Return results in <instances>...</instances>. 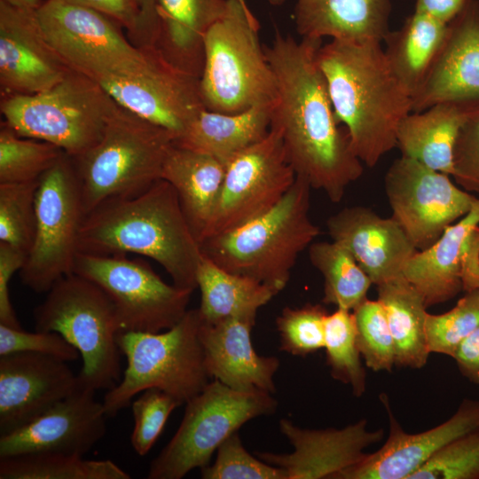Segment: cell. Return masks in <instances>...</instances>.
I'll return each instance as SVG.
<instances>
[{"label":"cell","instance_id":"6da1fadb","mask_svg":"<svg viewBox=\"0 0 479 479\" xmlns=\"http://www.w3.org/2000/svg\"><path fill=\"white\" fill-rule=\"evenodd\" d=\"M321 44L322 40L297 41L277 30L271 44L263 46L278 93L271 126L279 130L296 176L337 203L364 169L346 129L336 120L317 63Z\"/></svg>","mask_w":479,"mask_h":479},{"label":"cell","instance_id":"7a4b0ae2","mask_svg":"<svg viewBox=\"0 0 479 479\" xmlns=\"http://www.w3.org/2000/svg\"><path fill=\"white\" fill-rule=\"evenodd\" d=\"M334 114L352 149L369 168L397 147L411 97L391 72L380 42L332 39L316 55Z\"/></svg>","mask_w":479,"mask_h":479},{"label":"cell","instance_id":"3957f363","mask_svg":"<svg viewBox=\"0 0 479 479\" xmlns=\"http://www.w3.org/2000/svg\"><path fill=\"white\" fill-rule=\"evenodd\" d=\"M78 251L147 256L161 265L174 285L197 288L200 246L176 190L164 179L137 195L106 200L89 212L80 230Z\"/></svg>","mask_w":479,"mask_h":479},{"label":"cell","instance_id":"277c9868","mask_svg":"<svg viewBox=\"0 0 479 479\" xmlns=\"http://www.w3.org/2000/svg\"><path fill=\"white\" fill-rule=\"evenodd\" d=\"M311 189L296 176L276 206L239 228L203 240L202 254L224 270L252 278L279 294L300 254L320 234L310 216Z\"/></svg>","mask_w":479,"mask_h":479},{"label":"cell","instance_id":"5b68a950","mask_svg":"<svg viewBox=\"0 0 479 479\" xmlns=\"http://www.w3.org/2000/svg\"><path fill=\"white\" fill-rule=\"evenodd\" d=\"M198 309L188 310L172 327L157 333L123 331L116 335L127 358L122 379L107 390L103 407L114 417L138 393L159 389L185 404L209 382L199 330Z\"/></svg>","mask_w":479,"mask_h":479},{"label":"cell","instance_id":"8992f818","mask_svg":"<svg viewBox=\"0 0 479 479\" xmlns=\"http://www.w3.org/2000/svg\"><path fill=\"white\" fill-rule=\"evenodd\" d=\"M175 136L121 106L99 141L72 158L85 214L106 200L132 197L161 179Z\"/></svg>","mask_w":479,"mask_h":479},{"label":"cell","instance_id":"52a82bcc","mask_svg":"<svg viewBox=\"0 0 479 479\" xmlns=\"http://www.w3.org/2000/svg\"><path fill=\"white\" fill-rule=\"evenodd\" d=\"M259 28L251 10L228 0L204 40L200 90L206 109L235 114L275 104L276 78L260 43Z\"/></svg>","mask_w":479,"mask_h":479},{"label":"cell","instance_id":"ba28073f","mask_svg":"<svg viewBox=\"0 0 479 479\" xmlns=\"http://www.w3.org/2000/svg\"><path fill=\"white\" fill-rule=\"evenodd\" d=\"M119 106L99 82L73 69L50 89L0 100L4 122L16 134L49 142L71 158L99 141Z\"/></svg>","mask_w":479,"mask_h":479},{"label":"cell","instance_id":"9c48e42d","mask_svg":"<svg viewBox=\"0 0 479 479\" xmlns=\"http://www.w3.org/2000/svg\"><path fill=\"white\" fill-rule=\"evenodd\" d=\"M35 331L55 332L79 352V385L109 390L120 381V332L114 306L96 284L75 273L59 279L34 311Z\"/></svg>","mask_w":479,"mask_h":479},{"label":"cell","instance_id":"30bf717a","mask_svg":"<svg viewBox=\"0 0 479 479\" xmlns=\"http://www.w3.org/2000/svg\"><path fill=\"white\" fill-rule=\"evenodd\" d=\"M183 420L149 467L148 479H181L210 463L218 447L247 421L275 412L278 402L262 390H239L209 381L185 403Z\"/></svg>","mask_w":479,"mask_h":479},{"label":"cell","instance_id":"8fae6325","mask_svg":"<svg viewBox=\"0 0 479 479\" xmlns=\"http://www.w3.org/2000/svg\"><path fill=\"white\" fill-rule=\"evenodd\" d=\"M43 32L73 70L99 82L139 74L153 47L134 45L114 20L64 0H43L36 10Z\"/></svg>","mask_w":479,"mask_h":479},{"label":"cell","instance_id":"7c38bea8","mask_svg":"<svg viewBox=\"0 0 479 479\" xmlns=\"http://www.w3.org/2000/svg\"><path fill=\"white\" fill-rule=\"evenodd\" d=\"M85 216L75 166L65 153L39 179L34 240L20 270L25 286L36 293L48 292L73 273Z\"/></svg>","mask_w":479,"mask_h":479},{"label":"cell","instance_id":"4fadbf2b","mask_svg":"<svg viewBox=\"0 0 479 479\" xmlns=\"http://www.w3.org/2000/svg\"><path fill=\"white\" fill-rule=\"evenodd\" d=\"M73 273L106 294L114 306L120 332L157 333L172 327L188 310L193 292L166 283L147 263L128 255L78 252Z\"/></svg>","mask_w":479,"mask_h":479},{"label":"cell","instance_id":"5bb4252c","mask_svg":"<svg viewBox=\"0 0 479 479\" xmlns=\"http://www.w3.org/2000/svg\"><path fill=\"white\" fill-rule=\"evenodd\" d=\"M295 178L281 136L271 126L263 139L225 164L222 187L200 243L268 212L281 200Z\"/></svg>","mask_w":479,"mask_h":479},{"label":"cell","instance_id":"9a60e30c","mask_svg":"<svg viewBox=\"0 0 479 479\" xmlns=\"http://www.w3.org/2000/svg\"><path fill=\"white\" fill-rule=\"evenodd\" d=\"M449 177L402 155L386 172L384 188L392 217L418 251L436 241L448 226L470 211L477 199Z\"/></svg>","mask_w":479,"mask_h":479},{"label":"cell","instance_id":"2e32d148","mask_svg":"<svg viewBox=\"0 0 479 479\" xmlns=\"http://www.w3.org/2000/svg\"><path fill=\"white\" fill-rule=\"evenodd\" d=\"M98 82L119 106L170 131L175 139L205 108L200 78L172 66L154 47L139 74Z\"/></svg>","mask_w":479,"mask_h":479},{"label":"cell","instance_id":"e0dca14e","mask_svg":"<svg viewBox=\"0 0 479 479\" xmlns=\"http://www.w3.org/2000/svg\"><path fill=\"white\" fill-rule=\"evenodd\" d=\"M389 421V435L382 446L335 479H410L448 444L479 427V401L465 398L455 412L429 429L409 433L394 414L389 397L380 396Z\"/></svg>","mask_w":479,"mask_h":479},{"label":"cell","instance_id":"ac0fdd59","mask_svg":"<svg viewBox=\"0 0 479 479\" xmlns=\"http://www.w3.org/2000/svg\"><path fill=\"white\" fill-rule=\"evenodd\" d=\"M95 392L79 385L32 420L0 435V458L35 452L83 456L106 431L107 416Z\"/></svg>","mask_w":479,"mask_h":479},{"label":"cell","instance_id":"d6986e66","mask_svg":"<svg viewBox=\"0 0 479 479\" xmlns=\"http://www.w3.org/2000/svg\"><path fill=\"white\" fill-rule=\"evenodd\" d=\"M367 425V420L361 419L342 428L309 429L281 419L279 430L293 446V452H260L255 455L282 469L285 479H335L359 462L368 447L383 439V428L370 429Z\"/></svg>","mask_w":479,"mask_h":479},{"label":"cell","instance_id":"ffe728a7","mask_svg":"<svg viewBox=\"0 0 479 479\" xmlns=\"http://www.w3.org/2000/svg\"><path fill=\"white\" fill-rule=\"evenodd\" d=\"M403 276L420 292L427 307L443 303L479 279V198L470 211L448 226L430 247L417 251Z\"/></svg>","mask_w":479,"mask_h":479},{"label":"cell","instance_id":"44dd1931","mask_svg":"<svg viewBox=\"0 0 479 479\" xmlns=\"http://www.w3.org/2000/svg\"><path fill=\"white\" fill-rule=\"evenodd\" d=\"M72 68L47 41L36 11L0 0V95L50 89Z\"/></svg>","mask_w":479,"mask_h":479},{"label":"cell","instance_id":"7402d4cb","mask_svg":"<svg viewBox=\"0 0 479 479\" xmlns=\"http://www.w3.org/2000/svg\"><path fill=\"white\" fill-rule=\"evenodd\" d=\"M79 386L67 362L17 352L0 356V435L32 420Z\"/></svg>","mask_w":479,"mask_h":479},{"label":"cell","instance_id":"603a6c76","mask_svg":"<svg viewBox=\"0 0 479 479\" xmlns=\"http://www.w3.org/2000/svg\"><path fill=\"white\" fill-rule=\"evenodd\" d=\"M479 100V1L470 0L449 23L442 46L418 90L412 112L444 101Z\"/></svg>","mask_w":479,"mask_h":479},{"label":"cell","instance_id":"cb8c5ba5","mask_svg":"<svg viewBox=\"0 0 479 479\" xmlns=\"http://www.w3.org/2000/svg\"><path fill=\"white\" fill-rule=\"evenodd\" d=\"M332 240L344 247L379 286L400 275L418 251L401 225L371 208L353 206L341 209L326 221Z\"/></svg>","mask_w":479,"mask_h":479},{"label":"cell","instance_id":"d4e9b609","mask_svg":"<svg viewBox=\"0 0 479 479\" xmlns=\"http://www.w3.org/2000/svg\"><path fill=\"white\" fill-rule=\"evenodd\" d=\"M255 321L230 318L216 323L201 319L199 335L210 378L239 390L276 392L274 376L279 367L276 357L255 350L251 332Z\"/></svg>","mask_w":479,"mask_h":479},{"label":"cell","instance_id":"484cf974","mask_svg":"<svg viewBox=\"0 0 479 479\" xmlns=\"http://www.w3.org/2000/svg\"><path fill=\"white\" fill-rule=\"evenodd\" d=\"M228 0H155L153 46L175 67L200 77L204 40L224 13Z\"/></svg>","mask_w":479,"mask_h":479},{"label":"cell","instance_id":"4316f807","mask_svg":"<svg viewBox=\"0 0 479 479\" xmlns=\"http://www.w3.org/2000/svg\"><path fill=\"white\" fill-rule=\"evenodd\" d=\"M391 0H296L294 19L301 38L383 42Z\"/></svg>","mask_w":479,"mask_h":479},{"label":"cell","instance_id":"83f0119b","mask_svg":"<svg viewBox=\"0 0 479 479\" xmlns=\"http://www.w3.org/2000/svg\"><path fill=\"white\" fill-rule=\"evenodd\" d=\"M479 100L444 101L411 112L397 130L401 155L448 176L453 173V151L460 129L476 111Z\"/></svg>","mask_w":479,"mask_h":479},{"label":"cell","instance_id":"f1b7e54d","mask_svg":"<svg viewBox=\"0 0 479 479\" xmlns=\"http://www.w3.org/2000/svg\"><path fill=\"white\" fill-rule=\"evenodd\" d=\"M274 105H258L235 114L202 109L174 145L226 164L269 133Z\"/></svg>","mask_w":479,"mask_h":479},{"label":"cell","instance_id":"f546056e","mask_svg":"<svg viewBox=\"0 0 479 479\" xmlns=\"http://www.w3.org/2000/svg\"><path fill=\"white\" fill-rule=\"evenodd\" d=\"M224 172L225 164L216 158L175 145L164 162L161 179L176 190L199 243L215 208Z\"/></svg>","mask_w":479,"mask_h":479},{"label":"cell","instance_id":"4dcf8cb0","mask_svg":"<svg viewBox=\"0 0 479 479\" xmlns=\"http://www.w3.org/2000/svg\"><path fill=\"white\" fill-rule=\"evenodd\" d=\"M198 308L207 323L239 318L255 321L257 311L278 293L252 278L230 272L202 254L196 273Z\"/></svg>","mask_w":479,"mask_h":479},{"label":"cell","instance_id":"1f68e13d","mask_svg":"<svg viewBox=\"0 0 479 479\" xmlns=\"http://www.w3.org/2000/svg\"><path fill=\"white\" fill-rule=\"evenodd\" d=\"M447 27L448 23L414 10L399 28L385 36L386 61L411 98L436 59Z\"/></svg>","mask_w":479,"mask_h":479},{"label":"cell","instance_id":"d6a6232c","mask_svg":"<svg viewBox=\"0 0 479 479\" xmlns=\"http://www.w3.org/2000/svg\"><path fill=\"white\" fill-rule=\"evenodd\" d=\"M395 347V365L420 369L431 354L426 337L427 305L420 292L400 275L377 286Z\"/></svg>","mask_w":479,"mask_h":479},{"label":"cell","instance_id":"836d02e7","mask_svg":"<svg viewBox=\"0 0 479 479\" xmlns=\"http://www.w3.org/2000/svg\"><path fill=\"white\" fill-rule=\"evenodd\" d=\"M311 264L324 280V304L353 310L367 298L370 278L353 255L341 244L332 241L313 242L308 247Z\"/></svg>","mask_w":479,"mask_h":479},{"label":"cell","instance_id":"e575fe53","mask_svg":"<svg viewBox=\"0 0 479 479\" xmlns=\"http://www.w3.org/2000/svg\"><path fill=\"white\" fill-rule=\"evenodd\" d=\"M130 475L110 459L35 452L0 458V479H130Z\"/></svg>","mask_w":479,"mask_h":479},{"label":"cell","instance_id":"d590c367","mask_svg":"<svg viewBox=\"0 0 479 479\" xmlns=\"http://www.w3.org/2000/svg\"><path fill=\"white\" fill-rule=\"evenodd\" d=\"M326 365L331 376L349 386L356 397L366 389V373L357 341V326L351 310L337 308L325 323Z\"/></svg>","mask_w":479,"mask_h":479},{"label":"cell","instance_id":"8d00e7d4","mask_svg":"<svg viewBox=\"0 0 479 479\" xmlns=\"http://www.w3.org/2000/svg\"><path fill=\"white\" fill-rule=\"evenodd\" d=\"M64 154L59 147L20 137L1 122L0 184L39 180Z\"/></svg>","mask_w":479,"mask_h":479},{"label":"cell","instance_id":"74e56055","mask_svg":"<svg viewBox=\"0 0 479 479\" xmlns=\"http://www.w3.org/2000/svg\"><path fill=\"white\" fill-rule=\"evenodd\" d=\"M39 180L0 184V242L28 254L35 230Z\"/></svg>","mask_w":479,"mask_h":479},{"label":"cell","instance_id":"f35d334b","mask_svg":"<svg viewBox=\"0 0 479 479\" xmlns=\"http://www.w3.org/2000/svg\"><path fill=\"white\" fill-rule=\"evenodd\" d=\"M479 326V288L466 292L455 306L442 314L426 317L425 329L430 353L452 358L459 346Z\"/></svg>","mask_w":479,"mask_h":479},{"label":"cell","instance_id":"ab89813d","mask_svg":"<svg viewBox=\"0 0 479 479\" xmlns=\"http://www.w3.org/2000/svg\"><path fill=\"white\" fill-rule=\"evenodd\" d=\"M352 312L357 345L365 365L373 372H391L395 365V347L381 303L366 299Z\"/></svg>","mask_w":479,"mask_h":479},{"label":"cell","instance_id":"60d3db41","mask_svg":"<svg viewBox=\"0 0 479 479\" xmlns=\"http://www.w3.org/2000/svg\"><path fill=\"white\" fill-rule=\"evenodd\" d=\"M327 314L319 303L284 308L276 318L279 349L296 357H306L324 349Z\"/></svg>","mask_w":479,"mask_h":479},{"label":"cell","instance_id":"b9f144b4","mask_svg":"<svg viewBox=\"0 0 479 479\" xmlns=\"http://www.w3.org/2000/svg\"><path fill=\"white\" fill-rule=\"evenodd\" d=\"M410 479H479V427L444 446Z\"/></svg>","mask_w":479,"mask_h":479},{"label":"cell","instance_id":"7bdbcfd3","mask_svg":"<svg viewBox=\"0 0 479 479\" xmlns=\"http://www.w3.org/2000/svg\"><path fill=\"white\" fill-rule=\"evenodd\" d=\"M200 470L203 479H285L282 469L246 450L239 431L218 447L215 461Z\"/></svg>","mask_w":479,"mask_h":479},{"label":"cell","instance_id":"ee69618b","mask_svg":"<svg viewBox=\"0 0 479 479\" xmlns=\"http://www.w3.org/2000/svg\"><path fill=\"white\" fill-rule=\"evenodd\" d=\"M179 401L155 388L144 390L132 404L134 428L130 444L139 456H145L153 446Z\"/></svg>","mask_w":479,"mask_h":479},{"label":"cell","instance_id":"f6af8a7d","mask_svg":"<svg viewBox=\"0 0 479 479\" xmlns=\"http://www.w3.org/2000/svg\"><path fill=\"white\" fill-rule=\"evenodd\" d=\"M17 352L41 353L66 362L80 357L78 350L58 333H32L0 324V356Z\"/></svg>","mask_w":479,"mask_h":479},{"label":"cell","instance_id":"bcb514c9","mask_svg":"<svg viewBox=\"0 0 479 479\" xmlns=\"http://www.w3.org/2000/svg\"><path fill=\"white\" fill-rule=\"evenodd\" d=\"M457 184L479 194V110L464 123L453 151V173Z\"/></svg>","mask_w":479,"mask_h":479},{"label":"cell","instance_id":"7dc6e473","mask_svg":"<svg viewBox=\"0 0 479 479\" xmlns=\"http://www.w3.org/2000/svg\"><path fill=\"white\" fill-rule=\"evenodd\" d=\"M26 259V253L0 242V324L10 327L22 328L11 302L9 285Z\"/></svg>","mask_w":479,"mask_h":479},{"label":"cell","instance_id":"c3c4849f","mask_svg":"<svg viewBox=\"0 0 479 479\" xmlns=\"http://www.w3.org/2000/svg\"><path fill=\"white\" fill-rule=\"evenodd\" d=\"M106 14L118 22L131 41L135 36L140 7L138 0H64ZM132 43V42H131Z\"/></svg>","mask_w":479,"mask_h":479},{"label":"cell","instance_id":"681fc988","mask_svg":"<svg viewBox=\"0 0 479 479\" xmlns=\"http://www.w3.org/2000/svg\"><path fill=\"white\" fill-rule=\"evenodd\" d=\"M452 359L463 377L479 385V326L459 346Z\"/></svg>","mask_w":479,"mask_h":479},{"label":"cell","instance_id":"f907efd6","mask_svg":"<svg viewBox=\"0 0 479 479\" xmlns=\"http://www.w3.org/2000/svg\"><path fill=\"white\" fill-rule=\"evenodd\" d=\"M140 14L137 29L131 42L139 48L151 47L153 45L157 15L155 0H138Z\"/></svg>","mask_w":479,"mask_h":479},{"label":"cell","instance_id":"816d5d0a","mask_svg":"<svg viewBox=\"0 0 479 479\" xmlns=\"http://www.w3.org/2000/svg\"><path fill=\"white\" fill-rule=\"evenodd\" d=\"M415 11L449 23L470 0H414Z\"/></svg>","mask_w":479,"mask_h":479},{"label":"cell","instance_id":"f5cc1de1","mask_svg":"<svg viewBox=\"0 0 479 479\" xmlns=\"http://www.w3.org/2000/svg\"><path fill=\"white\" fill-rule=\"evenodd\" d=\"M11 5L36 11L43 4V0H2Z\"/></svg>","mask_w":479,"mask_h":479},{"label":"cell","instance_id":"db71d44e","mask_svg":"<svg viewBox=\"0 0 479 479\" xmlns=\"http://www.w3.org/2000/svg\"><path fill=\"white\" fill-rule=\"evenodd\" d=\"M238 1L241 4V5L244 8H246L247 10H250V8L248 7L247 4V0H238ZM268 1L271 5L279 6V5L283 4L286 0H268Z\"/></svg>","mask_w":479,"mask_h":479},{"label":"cell","instance_id":"11a10c76","mask_svg":"<svg viewBox=\"0 0 479 479\" xmlns=\"http://www.w3.org/2000/svg\"><path fill=\"white\" fill-rule=\"evenodd\" d=\"M476 288H479V279H478L477 284H476Z\"/></svg>","mask_w":479,"mask_h":479}]
</instances>
